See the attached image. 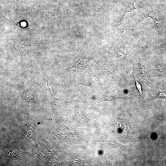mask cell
<instances>
[{
  "instance_id": "cell-7",
  "label": "cell",
  "mask_w": 166,
  "mask_h": 166,
  "mask_svg": "<svg viewBox=\"0 0 166 166\" xmlns=\"http://www.w3.org/2000/svg\"><path fill=\"white\" fill-rule=\"evenodd\" d=\"M97 48V46L95 44L90 45L88 50L83 57L89 60L92 59L95 54Z\"/></svg>"
},
{
  "instance_id": "cell-9",
  "label": "cell",
  "mask_w": 166,
  "mask_h": 166,
  "mask_svg": "<svg viewBox=\"0 0 166 166\" xmlns=\"http://www.w3.org/2000/svg\"><path fill=\"white\" fill-rule=\"evenodd\" d=\"M152 97L157 99L166 100V91H160L159 90L158 93L156 96Z\"/></svg>"
},
{
  "instance_id": "cell-2",
  "label": "cell",
  "mask_w": 166,
  "mask_h": 166,
  "mask_svg": "<svg viewBox=\"0 0 166 166\" xmlns=\"http://www.w3.org/2000/svg\"><path fill=\"white\" fill-rule=\"evenodd\" d=\"M136 0L127 1L116 9L114 12V23L115 28L121 26L123 25L126 13L132 12L136 9L134 4Z\"/></svg>"
},
{
  "instance_id": "cell-1",
  "label": "cell",
  "mask_w": 166,
  "mask_h": 166,
  "mask_svg": "<svg viewBox=\"0 0 166 166\" xmlns=\"http://www.w3.org/2000/svg\"><path fill=\"white\" fill-rule=\"evenodd\" d=\"M138 16L142 19L151 18L158 34H160L162 32V18L159 11L154 5L148 3L146 10Z\"/></svg>"
},
{
  "instance_id": "cell-5",
  "label": "cell",
  "mask_w": 166,
  "mask_h": 166,
  "mask_svg": "<svg viewBox=\"0 0 166 166\" xmlns=\"http://www.w3.org/2000/svg\"><path fill=\"white\" fill-rule=\"evenodd\" d=\"M138 73L143 83L147 84H152L148 81L145 75V69L144 65L140 61L137 64Z\"/></svg>"
},
{
  "instance_id": "cell-6",
  "label": "cell",
  "mask_w": 166,
  "mask_h": 166,
  "mask_svg": "<svg viewBox=\"0 0 166 166\" xmlns=\"http://www.w3.org/2000/svg\"><path fill=\"white\" fill-rule=\"evenodd\" d=\"M154 62L156 72L159 75L164 74L165 72V65L163 61L160 58H157Z\"/></svg>"
},
{
  "instance_id": "cell-4",
  "label": "cell",
  "mask_w": 166,
  "mask_h": 166,
  "mask_svg": "<svg viewBox=\"0 0 166 166\" xmlns=\"http://www.w3.org/2000/svg\"><path fill=\"white\" fill-rule=\"evenodd\" d=\"M90 60L86 58L83 57L79 62L76 65L63 69V71L61 73L62 74L65 73L71 70H74L79 72L85 68L89 67V61Z\"/></svg>"
},
{
  "instance_id": "cell-10",
  "label": "cell",
  "mask_w": 166,
  "mask_h": 166,
  "mask_svg": "<svg viewBox=\"0 0 166 166\" xmlns=\"http://www.w3.org/2000/svg\"><path fill=\"white\" fill-rule=\"evenodd\" d=\"M162 3L164 5L166 6V0H161Z\"/></svg>"
},
{
  "instance_id": "cell-3",
  "label": "cell",
  "mask_w": 166,
  "mask_h": 166,
  "mask_svg": "<svg viewBox=\"0 0 166 166\" xmlns=\"http://www.w3.org/2000/svg\"><path fill=\"white\" fill-rule=\"evenodd\" d=\"M127 42L123 41L120 37L116 43V52L121 63L125 65L128 60V55L125 52V45Z\"/></svg>"
},
{
  "instance_id": "cell-8",
  "label": "cell",
  "mask_w": 166,
  "mask_h": 166,
  "mask_svg": "<svg viewBox=\"0 0 166 166\" xmlns=\"http://www.w3.org/2000/svg\"><path fill=\"white\" fill-rule=\"evenodd\" d=\"M133 77L134 79V81L135 82V84L136 87V89H137L138 94L140 98L143 101V102L148 107L151 109L150 106L148 105L147 102L145 101L144 97H143L142 93V86L141 84L139 81L137 80L136 78L133 75Z\"/></svg>"
}]
</instances>
